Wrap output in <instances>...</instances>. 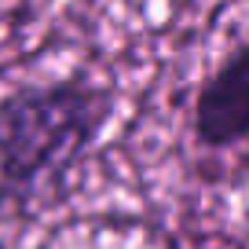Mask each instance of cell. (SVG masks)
Wrapping results in <instances>:
<instances>
[{"label": "cell", "instance_id": "cell-2", "mask_svg": "<svg viewBox=\"0 0 249 249\" xmlns=\"http://www.w3.org/2000/svg\"><path fill=\"white\" fill-rule=\"evenodd\" d=\"M191 136L202 150H227L249 140V40L234 44L202 81L191 110Z\"/></svg>", "mask_w": 249, "mask_h": 249}, {"label": "cell", "instance_id": "cell-1", "mask_svg": "<svg viewBox=\"0 0 249 249\" xmlns=\"http://www.w3.org/2000/svg\"><path fill=\"white\" fill-rule=\"evenodd\" d=\"M117 107V88L66 73L0 95V216H30L62 195Z\"/></svg>", "mask_w": 249, "mask_h": 249}]
</instances>
